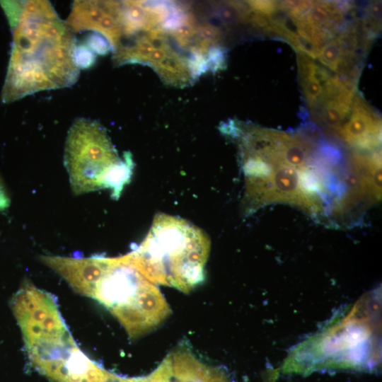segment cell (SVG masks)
Listing matches in <instances>:
<instances>
[{
  "label": "cell",
  "mask_w": 382,
  "mask_h": 382,
  "mask_svg": "<svg viewBox=\"0 0 382 382\" xmlns=\"http://www.w3.org/2000/svg\"><path fill=\"white\" fill-rule=\"evenodd\" d=\"M337 136L349 146L359 150L372 151L381 146V118L360 94L355 93L351 115Z\"/></svg>",
  "instance_id": "cell-5"
},
{
  "label": "cell",
  "mask_w": 382,
  "mask_h": 382,
  "mask_svg": "<svg viewBox=\"0 0 382 382\" xmlns=\"http://www.w3.org/2000/svg\"><path fill=\"white\" fill-rule=\"evenodd\" d=\"M10 25L13 42L2 89L4 103L76 82V39L50 1H22Z\"/></svg>",
  "instance_id": "cell-1"
},
{
  "label": "cell",
  "mask_w": 382,
  "mask_h": 382,
  "mask_svg": "<svg viewBox=\"0 0 382 382\" xmlns=\"http://www.w3.org/2000/svg\"><path fill=\"white\" fill-rule=\"evenodd\" d=\"M248 4L253 11L267 16H272L278 10L277 1H250Z\"/></svg>",
  "instance_id": "cell-7"
},
{
  "label": "cell",
  "mask_w": 382,
  "mask_h": 382,
  "mask_svg": "<svg viewBox=\"0 0 382 382\" xmlns=\"http://www.w3.org/2000/svg\"><path fill=\"white\" fill-rule=\"evenodd\" d=\"M342 57V52L337 40L332 39L322 47L317 59L330 69L337 72Z\"/></svg>",
  "instance_id": "cell-6"
},
{
  "label": "cell",
  "mask_w": 382,
  "mask_h": 382,
  "mask_svg": "<svg viewBox=\"0 0 382 382\" xmlns=\"http://www.w3.org/2000/svg\"><path fill=\"white\" fill-rule=\"evenodd\" d=\"M210 241L199 228L182 218L157 214L143 241L127 253L149 282L189 293L204 279Z\"/></svg>",
  "instance_id": "cell-3"
},
{
  "label": "cell",
  "mask_w": 382,
  "mask_h": 382,
  "mask_svg": "<svg viewBox=\"0 0 382 382\" xmlns=\"http://www.w3.org/2000/svg\"><path fill=\"white\" fill-rule=\"evenodd\" d=\"M244 213L273 203L299 207L313 217L331 215L340 187L337 168L325 162L296 167L274 154L241 149Z\"/></svg>",
  "instance_id": "cell-2"
},
{
  "label": "cell",
  "mask_w": 382,
  "mask_h": 382,
  "mask_svg": "<svg viewBox=\"0 0 382 382\" xmlns=\"http://www.w3.org/2000/svg\"><path fill=\"white\" fill-rule=\"evenodd\" d=\"M64 165L75 195L110 189L116 199L129 183L134 168L129 154L120 158L104 127L86 118L76 119L68 132Z\"/></svg>",
  "instance_id": "cell-4"
}]
</instances>
